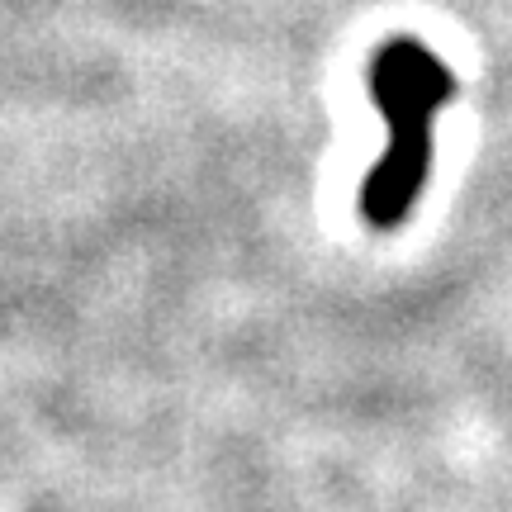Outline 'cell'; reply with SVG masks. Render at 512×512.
<instances>
[{
  "label": "cell",
  "mask_w": 512,
  "mask_h": 512,
  "mask_svg": "<svg viewBox=\"0 0 512 512\" xmlns=\"http://www.w3.org/2000/svg\"><path fill=\"white\" fill-rule=\"evenodd\" d=\"M370 91L375 105L389 119V147L375 162L361 190V214L375 228H394L408 214V204L418 200L422 181H427V162H432V114L451 100L456 81L437 57L418 48V43H389L375 67H370Z\"/></svg>",
  "instance_id": "6da1fadb"
}]
</instances>
